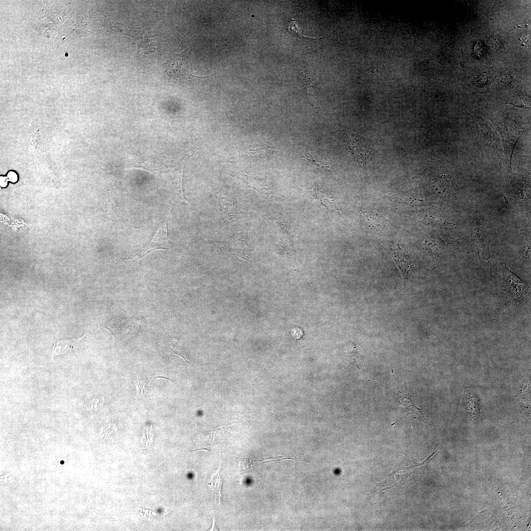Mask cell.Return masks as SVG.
Instances as JSON below:
<instances>
[{
    "label": "cell",
    "mask_w": 531,
    "mask_h": 531,
    "mask_svg": "<svg viewBox=\"0 0 531 531\" xmlns=\"http://www.w3.org/2000/svg\"><path fill=\"white\" fill-rule=\"evenodd\" d=\"M83 338V337H82ZM81 339H75L67 341H61L58 342L55 346L53 351V355L63 354L71 350L73 346L81 340Z\"/></svg>",
    "instance_id": "obj_18"
},
{
    "label": "cell",
    "mask_w": 531,
    "mask_h": 531,
    "mask_svg": "<svg viewBox=\"0 0 531 531\" xmlns=\"http://www.w3.org/2000/svg\"><path fill=\"white\" fill-rule=\"evenodd\" d=\"M505 286L511 297L515 299H521L525 295L526 285L516 275L509 270L506 266H503Z\"/></svg>",
    "instance_id": "obj_8"
},
{
    "label": "cell",
    "mask_w": 531,
    "mask_h": 531,
    "mask_svg": "<svg viewBox=\"0 0 531 531\" xmlns=\"http://www.w3.org/2000/svg\"><path fill=\"white\" fill-rule=\"evenodd\" d=\"M490 120L502 138L506 177L511 181L513 177L511 169L513 151L522 135L529 129V124L527 122L516 121L505 113L492 117Z\"/></svg>",
    "instance_id": "obj_1"
},
{
    "label": "cell",
    "mask_w": 531,
    "mask_h": 531,
    "mask_svg": "<svg viewBox=\"0 0 531 531\" xmlns=\"http://www.w3.org/2000/svg\"><path fill=\"white\" fill-rule=\"evenodd\" d=\"M346 148L351 157L361 166H364L372 153V148L363 138L351 130L345 129Z\"/></svg>",
    "instance_id": "obj_2"
},
{
    "label": "cell",
    "mask_w": 531,
    "mask_h": 531,
    "mask_svg": "<svg viewBox=\"0 0 531 531\" xmlns=\"http://www.w3.org/2000/svg\"><path fill=\"white\" fill-rule=\"evenodd\" d=\"M299 154L306 162L320 169L328 171L333 169L332 165L327 159L313 151H308Z\"/></svg>",
    "instance_id": "obj_13"
},
{
    "label": "cell",
    "mask_w": 531,
    "mask_h": 531,
    "mask_svg": "<svg viewBox=\"0 0 531 531\" xmlns=\"http://www.w3.org/2000/svg\"><path fill=\"white\" fill-rule=\"evenodd\" d=\"M491 76L487 73H484L479 76L475 80V84L478 87H484L486 85L490 80Z\"/></svg>",
    "instance_id": "obj_26"
},
{
    "label": "cell",
    "mask_w": 531,
    "mask_h": 531,
    "mask_svg": "<svg viewBox=\"0 0 531 531\" xmlns=\"http://www.w3.org/2000/svg\"><path fill=\"white\" fill-rule=\"evenodd\" d=\"M489 44L494 50L502 52L503 50V44L502 40L498 35H495L489 39Z\"/></svg>",
    "instance_id": "obj_24"
},
{
    "label": "cell",
    "mask_w": 531,
    "mask_h": 531,
    "mask_svg": "<svg viewBox=\"0 0 531 531\" xmlns=\"http://www.w3.org/2000/svg\"><path fill=\"white\" fill-rule=\"evenodd\" d=\"M270 220L276 234L287 243V245H292L291 235L287 226L276 218H270Z\"/></svg>",
    "instance_id": "obj_17"
},
{
    "label": "cell",
    "mask_w": 531,
    "mask_h": 531,
    "mask_svg": "<svg viewBox=\"0 0 531 531\" xmlns=\"http://www.w3.org/2000/svg\"><path fill=\"white\" fill-rule=\"evenodd\" d=\"M301 78L306 88V94L310 104L318 111L320 110L318 98L316 93L315 85L311 78L307 74L301 73Z\"/></svg>",
    "instance_id": "obj_14"
},
{
    "label": "cell",
    "mask_w": 531,
    "mask_h": 531,
    "mask_svg": "<svg viewBox=\"0 0 531 531\" xmlns=\"http://www.w3.org/2000/svg\"><path fill=\"white\" fill-rule=\"evenodd\" d=\"M313 195L321 203L326 206L328 209H337L338 206L336 205L335 199L331 194L324 191L319 188H314L312 190Z\"/></svg>",
    "instance_id": "obj_15"
},
{
    "label": "cell",
    "mask_w": 531,
    "mask_h": 531,
    "mask_svg": "<svg viewBox=\"0 0 531 531\" xmlns=\"http://www.w3.org/2000/svg\"><path fill=\"white\" fill-rule=\"evenodd\" d=\"M486 51V47L482 41H478L475 45L473 50L474 55L478 58L483 57Z\"/></svg>",
    "instance_id": "obj_25"
},
{
    "label": "cell",
    "mask_w": 531,
    "mask_h": 531,
    "mask_svg": "<svg viewBox=\"0 0 531 531\" xmlns=\"http://www.w3.org/2000/svg\"><path fill=\"white\" fill-rule=\"evenodd\" d=\"M159 249H163L168 252H171L172 249L169 242L167 234V220L163 221L159 226L150 242L144 249L139 251L133 256L123 260H137L144 257L151 251Z\"/></svg>",
    "instance_id": "obj_5"
},
{
    "label": "cell",
    "mask_w": 531,
    "mask_h": 531,
    "mask_svg": "<svg viewBox=\"0 0 531 531\" xmlns=\"http://www.w3.org/2000/svg\"><path fill=\"white\" fill-rule=\"evenodd\" d=\"M219 204L221 218L223 223L236 217L240 209L236 195L231 190L221 188L216 193Z\"/></svg>",
    "instance_id": "obj_4"
},
{
    "label": "cell",
    "mask_w": 531,
    "mask_h": 531,
    "mask_svg": "<svg viewBox=\"0 0 531 531\" xmlns=\"http://www.w3.org/2000/svg\"><path fill=\"white\" fill-rule=\"evenodd\" d=\"M472 121L475 123L477 128H478L481 135H483L485 139H488L491 141L494 140L493 135H491L490 129L485 123L484 120L479 116H473Z\"/></svg>",
    "instance_id": "obj_21"
},
{
    "label": "cell",
    "mask_w": 531,
    "mask_h": 531,
    "mask_svg": "<svg viewBox=\"0 0 531 531\" xmlns=\"http://www.w3.org/2000/svg\"><path fill=\"white\" fill-rule=\"evenodd\" d=\"M266 459H243L239 462V469L241 472H244L252 469L255 466L259 464L263 463Z\"/></svg>",
    "instance_id": "obj_23"
},
{
    "label": "cell",
    "mask_w": 531,
    "mask_h": 531,
    "mask_svg": "<svg viewBox=\"0 0 531 531\" xmlns=\"http://www.w3.org/2000/svg\"><path fill=\"white\" fill-rule=\"evenodd\" d=\"M396 400L398 401V406H402L405 407L408 411V414L403 416L402 418L407 416L409 414L412 413H415L416 414H419L424 419L423 413L421 412V409L416 407L413 403L412 400L411 395L410 392L408 391L405 383V386L402 389L397 391L396 393ZM401 418V419H402ZM400 419L399 420H400ZM399 420L396 421L397 422ZM396 422L394 423L391 425L392 426Z\"/></svg>",
    "instance_id": "obj_10"
},
{
    "label": "cell",
    "mask_w": 531,
    "mask_h": 531,
    "mask_svg": "<svg viewBox=\"0 0 531 531\" xmlns=\"http://www.w3.org/2000/svg\"><path fill=\"white\" fill-rule=\"evenodd\" d=\"M272 152L271 147L263 144H256L243 147L238 150L237 154L242 157H264Z\"/></svg>",
    "instance_id": "obj_11"
},
{
    "label": "cell",
    "mask_w": 531,
    "mask_h": 531,
    "mask_svg": "<svg viewBox=\"0 0 531 531\" xmlns=\"http://www.w3.org/2000/svg\"><path fill=\"white\" fill-rule=\"evenodd\" d=\"M8 178L9 180L12 182H15L17 179V177L16 174L12 172H10L8 174Z\"/></svg>",
    "instance_id": "obj_30"
},
{
    "label": "cell",
    "mask_w": 531,
    "mask_h": 531,
    "mask_svg": "<svg viewBox=\"0 0 531 531\" xmlns=\"http://www.w3.org/2000/svg\"><path fill=\"white\" fill-rule=\"evenodd\" d=\"M223 244L222 247L224 251L233 253L242 259H247L245 256L251 250L242 234H235L229 237Z\"/></svg>",
    "instance_id": "obj_7"
},
{
    "label": "cell",
    "mask_w": 531,
    "mask_h": 531,
    "mask_svg": "<svg viewBox=\"0 0 531 531\" xmlns=\"http://www.w3.org/2000/svg\"><path fill=\"white\" fill-rule=\"evenodd\" d=\"M149 375V378H150V381L149 382L148 386L150 385V384H151V382L154 379H155L156 378H164V379L169 380L170 381H171V382L173 383V382L170 379V378H168L165 375H164L163 373H161L160 371H153V372H151V373H150Z\"/></svg>",
    "instance_id": "obj_28"
},
{
    "label": "cell",
    "mask_w": 531,
    "mask_h": 531,
    "mask_svg": "<svg viewBox=\"0 0 531 531\" xmlns=\"http://www.w3.org/2000/svg\"><path fill=\"white\" fill-rule=\"evenodd\" d=\"M220 466V464L216 473L215 472L213 474L209 482H208L207 484L211 487V489H212L215 497L218 498L219 502L220 503L222 481L219 473Z\"/></svg>",
    "instance_id": "obj_19"
},
{
    "label": "cell",
    "mask_w": 531,
    "mask_h": 531,
    "mask_svg": "<svg viewBox=\"0 0 531 531\" xmlns=\"http://www.w3.org/2000/svg\"><path fill=\"white\" fill-rule=\"evenodd\" d=\"M282 30H284L285 32L290 34L291 35L297 38L300 40L305 39H318L321 38L322 37L319 38H314L310 36H304L303 34V30L301 28L300 25L295 19H293L291 20L288 25L286 27H280Z\"/></svg>",
    "instance_id": "obj_16"
},
{
    "label": "cell",
    "mask_w": 531,
    "mask_h": 531,
    "mask_svg": "<svg viewBox=\"0 0 531 531\" xmlns=\"http://www.w3.org/2000/svg\"><path fill=\"white\" fill-rule=\"evenodd\" d=\"M7 181L6 178L4 177H0V184L1 186H5L6 185Z\"/></svg>",
    "instance_id": "obj_31"
},
{
    "label": "cell",
    "mask_w": 531,
    "mask_h": 531,
    "mask_svg": "<svg viewBox=\"0 0 531 531\" xmlns=\"http://www.w3.org/2000/svg\"><path fill=\"white\" fill-rule=\"evenodd\" d=\"M356 349L357 346L352 341H349L344 346L343 354L344 356L352 359L355 362L359 369V367L356 361V357L357 355Z\"/></svg>",
    "instance_id": "obj_22"
},
{
    "label": "cell",
    "mask_w": 531,
    "mask_h": 531,
    "mask_svg": "<svg viewBox=\"0 0 531 531\" xmlns=\"http://www.w3.org/2000/svg\"><path fill=\"white\" fill-rule=\"evenodd\" d=\"M512 81V78L509 75H503L500 76L497 80V84L501 88H506L510 85Z\"/></svg>",
    "instance_id": "obj_27"
},
{
    "label": "cell",
    "mask_w": 531,
    "mask_h": 531,
    "mask_svg": "<svg viewBox=\"0 0 531 531\" xmlns=\"http://www.w3.org/2000/svg\"><path fill=\"white\" fill-rule=\"evenodd\" d=\"M389 250L394 260L403 271V274H406L411 268L410 258L407 252L396 243L390 244Z\"/></svg>",
    "instance_id": "obj_12"
},
{
    "label": "cell",
    "mask_w": 531,
    "mask_h": 531,
    "mask_svg": "<svg viewBox=\"0 0 531 531\" xmlns=\"http://www.w3.org/2000/svg\"><path fill=\"white\" fill-rule=\"evenodd\" d=\"M140 321L136 318H125L119 320L112 321L108 326L112 333L116 337L129 338L137 331Z\"/></svg>",
    "instance_id": "obj_6"
},
{
    "label": "cell",
    "mask_w": 531,
    "mask_h": 531,
    "mask_svg": "<svg viewBox=\"0 0 531 531\" xmlns=\"http://www.w3.org/2000/svg\"><path fill=\"white\" fill-rule=\"evenodd\" d=\"M137 384L139 388V391L141 394H144L146 391V384L144 382H139Z\"/></svg>",
    "instance_id": "obj_29"
},
{
    "label": "cell",
    "mask_w": 531,
    "mask_h": 531,
    "mask_svg": "<svg viewBox=\"0 0 531 531\" xmlns=\"http://www.w3.org/2000/svg\"><path fill=\"white\" fill-rule=\"evenodd\" d=\"M506 103L517 107L530 109V97L522 94H518L512 97Z\"/></svg>",
    "instance_id": "obj_20"
},
{
    "label": "cell",
    "mask_w": 531,
    "mask_h": 531,
    "mask_svg": "<svg viewBox=\"0 0 531 531\" xmlns=\"http://www.w3.org/2000/svg\"><path fill=\"white\" fill-rule=\"evenodd\" d=\"M190 53V51L187 48L183 52L176 54L175 58L170 60L166 71L167 75L173 80L188 82L196 78L204 79L210 76H198L189 72L187 60Z\"/></svg>",
    "instance_id": "obj_3"
},
{
    "label": "cell",
    "mask_w": 531,
    "mask_h": 531,
    "mask_svg": "<svg viewBox=\"0 0 531 531\" xmlns=\"http://www.w3.org/2000/svg\"><path fill=\"white\" fill-rule=\"evenodd\" d=\"M237 177L247 186L265 195H271L274 192V185L272 181L267 178L240 174Z\"/></svg>",
    "instance_id": "obj_9"
}]
</instances>
